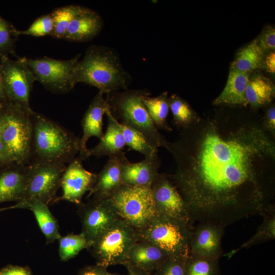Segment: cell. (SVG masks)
I'll use <instances>...</instances> for the list:
<instances>
[{
	"label": "cell",
	"mask_w": 275,
	"mask_h": 275,
	"mask_svg": "<svg viewBox=\"0 0 275 275\" xmlns=\"http://www.w3.org/2000/svg\"><path fill=\"white\" fill-rule=\"evenodd\" d=\"M106 271V268L96 264L85 268L81 270L79 275H104Z\"/></svg>",
	"instance_id": "ab89813d"
},
{
	"label": "cell",
	"mask_w": 275,
	"mask_h": 275,
	"mask_svg": "<svg viewBox=\"0 0 275 275\" xmlns=\"http://www.w3.org/2000/svg\"><path fill=\"white\" fill-rule=\"evenodd\" d=\"M53 29V22L51 15H45L38 18L26 30H16L17 36L29 35L34 37H42L51 35Z\"/></svg>",
	"instance_id": "836d02e7"
},
{
	"label": "cell",
	"mask_w": 275,
	"mask_h": 275,
	"mask_svg": "<svg viewBox=\"0 0 275 275\" xmlns=\"http://www.w3.org/2000/svg\"><path fill=\"white\" fill-rule=\"evenodd\" d=\"M125 267L127 269L128 275H149L142 271H141L131 266L127 265Z\"/></svg>",
	"instance_id": "7bdbcfd3"
},
{
	"label": "cell",
	"mask_w": 275,
	"mask_h": 275,
	"mask_svg": "<svg viewBox=\"0 0 275 275\" xmlns=\"http://www.w3.org/2000/svg\"><path fill=\"white\" fill-rule=\"evenodd\" d=\"M176 170L167 176L185 201L193 225L225 227L262 215L275 196V134L253 116L199 119L169 143Z\"/></svg>",
	"instance_id": "6da1fadb"
},
{
	"label": "cell",
	"mask_w": 275,
	"mask_h": 275,
	"mask_svg": "<svg viewBox=\"0 0 275 275\" xmlns=\"http://www.w3.org/2000/svg\"><path fill=\"white\" fill-rule=\"evenodd\" d=\"M126 157L124 152L109 157L102 169L97 174L95 183L90 191L89 197L109 199L124 186L122 169L123 162Z\"/></svg>",
	"instance_id": "2e32d148"
},
{
	"label": "cell",
	"mask_w": 275,
	"mask_h": 275,
	"mask_svg": "<svg viewBox=\"0 0 275 275\" xmlns=\"http://www.w3.org/2000/svg\"><path fill=\"white\" fill-rule=\"evenodd\" d=\"M263 221L258 227L255 233L239 247L232 250L226 255L229 258L239 251L261 244L275 238V205L268 207L261 215Z\"/></svg>",
	"instance_id": "d4e9b609"
},
{
	"label": "cell",
	"mask_w": 275,
	"mask_h": 275,
	"mask_svg": "<svg viewBox=\"0 0 275 275\" xmlns=\"http://www.w3.org/2000/svg\"><path fill=\"white\" fill-rule=\"evenodd\" d=\"M2 111L0 112V141H1L2 131V119H1V112H2Z\"/></svg>",
	"instance_id": "bcb514c9"
},
{
	"label": "cell",
	"mask_w": 275,
	"mask_h": 275,
	"mask_svg": "<svg viewBox=\"0 0 275 275\" xmlns=\"http://www.w3.org/2000/svg\"><path fill=\"white\" fill-rule=\"evenodd\" d=\"M143 102L148 114L156 128L167 131L172 130L167 123V117L170 110L169 97L167 92L155 97L146 95Z\"/></svg>",
	"instance_id": "83f0119b"
},
{
	"label": "cell",
	"mask_w": 275,
	"mask_h": 275,
	"mask_svg": "<svg viewBox=\"0 0 275 275\" xmlns=\"http://www.w3.org/2000/svg\"><path fill=\"white\" fill-rule=\"evenodd\" d=\"M6 98L5 90H4V84L3 81V77H2V71H1V65H0V99L4 100Z\"/></svg>",
	"instance_id": "ee69618b"
},
{
	"label": "cell",
	"mask_w": 275,
	"mask_h": 275,
	"mask_svg": "<svg viewBox=\"0 0 275 275\" xmlns=\"http://www.w3.org/2000/svg\"><path fill=\"white\" fill-rule=\"evenodd\" d=\"M16 30L0 16V52L11 50L17 36Z\"/></svg>",
	"instance_id": "d590c367"
},
{
	"label": "cell",
	"mask_w": 275,
	"mask_h": 275,
	"mask_svg": "<svg viewBox=\"0 0 275 275\" xmlns=\"http://www.w3.org/2000/svg\"><path fill=\"white\" fill-rule=\"evenodd\" d=\"M1 141L13 163L26 165L32 159L33 124L31 115L9 102L1 112Z\"/></svg>",
	"instance_id": "5b68a950"
},
{
	"label": "cell",
	"mask_w": 275,
	"mask_h": 275,
	"mask_svg": "<svg viewBox=\"0 0 275 275\" xmlns=\"http://www.w3.org/2000/svg\"><path fill=\"white\" fill-rule=\"evenodd\" d=\"M84 8L78 5H69L53 10L50 14L53 22V29L51 35L56 38L64 39L71 21Z\"/></svg>",
	"instance_id": "f546056e"
},
{
	"label": "cell",
	"mask_w": 275,
	"mask_h": 275,
	"mask_svg": "<svg viewBox=\"0 0 275 275\" xmlns=\"http://www.w3.org/2000/svg\"><path fill=\"white\" fill-rule=\"evenodd\" d=\"M169 257L167 253L156 245L139 238L129 251L125 266H131L150 275Z\"/></svg>",
	"instance_id": "ac0fdd59"
},
{
	"label": "cell",
	"mask_w": 275,
	"mask_h": 275,
	"mask_svg": "<svg viewBox=\"0 0 275 275\" xmlns=\"http://www.w3.org/2000/svg\"><path fill=\"white\" fill-rule=\"evenodd\" d=\"M80 56L64 60L47 57L24 59L36 80L51 92L60 94L70 92L76 85L74 70Z\"/></svg>",
	"instance_id": "30bf717a"
},
{
	"label": "cell",
	"mask_w": 275,
	"mask_h": 275,
	"mask_svg": "<svg viewBox=\"0 0 275 275\" xmlns=\"http://www.w3.org/2000/svg\"><path fill=\"white\" fill-rule=\"evenodd\" d=\"M151 189L157 213L180 219L193 226L187 206L166 173H158Z\"/></svg>",
	"instance_id": "4fadbf2b"
},
{
	"label": "cell",
	"mask_w": 275,
	"mask_h": 275,
	"mask_svg": "<svg viewBox=\"0 0 275 275\" xmlns=\"http://www.w3.org/2000/svg\"><path fill=\"white\" fill-rule=\"evenodd\" d=\"M73 78L75 85L86 84L103 94L127 89L131 80L117 53L99 45L87 48L74 68Z\"/></svg>",
	"instance_id": "7a4b0ae2"
},
{
	"label": "cell",
	"mask_w": 275,
	"mask_h": 275,
	"mask_svg": "<svg viewBox=\"0 0 275 275\" xmlns=\"http://www.w3.org/2000/svg\"><path fill=\"white\" fill-rule=\"evenodd\" d=\"M59 254L62 261H66L76 256L80 251L88 247L85 236L70 234L59 239Z\"/></svg>",
	"instance_id": "d6a6232c"
},
{
	"label": "cell",
	"mask_w": 275,
	"mask_h": 275,
	"mask_svg": "<svg viewBox=\"0 0 275 275\" xmlns=\"http://www.w3.org/2000/svg\"><path fill=\"white\" fill-rule=\"evenodd\" d=\"M31 117L33 161L66 164L76 157L80 138L41 114L34 112Z\"/></svg>",
	"instance_id": "3957f363"
},
{
	"label": "cell",
	"mask_w": 275,
	"mask_h": 275,
	"mask_svg": "<svg viewBox=\"0 0 275 275\" xmlns=\"http://www.w3.org/2000/svg\"><path fill=\"white\" fill-rule=\"evenodd\" d=\"M66 168V164L36 161L28 164L24 197L17 203L21 208L27 209L28 204L33 200L47 205L57 201V192Z\"/></svg>",
	"instance_id": "9c48e42d"
},
{
	"label": "cell",
	"mask_w": 275,
	"mask_h": 275,
	"mask_svg": "<svg viewBox=\"0 0 275 275\" xmlns=\"http://www.w3.org/2000/svg\"><path fill=\"white\" fill-rule=\"evenodd\" d=\"M193 227L178 218L157 213L146 227L137 231L140 238L156 245L169 257L186 258Z\"/></svg>",
	"instance_id": "8992f818"
},
{
	"label": "cell",
	"mask_w": 275,
	"mask_h": 275,
	"mask_svg": "<svg viewBox=\"0 0 275 275\" xmlns=\"http://www.w3.org/2000/svg\"><path fill=\"white\" fill-rule=\"evenodd\" d=\"M218 260L189 254L185 260V275H220Z\"/></svg>",
	"instance_id": "4dcf8cb0"
},
{
	"label": "cell",
	"mask_w": 275,
	"mask_h": 275,
	"mask_svg": "<svg viewBox=\"0 0 275 275\" xmlns=\"http://www.w3.org/2000/svg\"><path fill=\"white\" fill-rule=\"evenodd\" d=\"M81 161L75 157L66 166L61 180L62 195L58 201L65 200L79 205L84 195L92 189L97 174L87 170Z\"/></svg>",
	"instance_id": "9a60e30c"
},
{
	"label": "cell",
	"mask_w": 275,
	"mask_h": 275,
	"mask_svg": "<svg viewBox=\"0 0 275 275\" xmlns=\"http://www.w3.org/2000/svg\"><path fill=\"white\" fill-rule=\"evenodd\" d=\"M139 239L137 230L120 219L88 249L99 266L105 268L115 265L125 266L129 251Z\"/></svg>",
	"instance_id": "52a82bcc"
},
{
	"label": "cell",
	"mask_w": 275,
	"mask_h": 275,
	"mask_svg": "<svg viewBox=\"0 0 275 275\" xmlns=\"http://www.w3.org/2000/svg\"><path fill=\"white\" fill-rule=\"evenodd\" d=\"M264 127L272 133L275 134V107L272 105L265 113L262 118Z\"/></svg>",
	"instance_id": "74e56055"
},
{
	"label": "cell",
	"mask_w": 275,
	"mask_h": 275,
	"mask_svg": "<svg viewBox=\"0 0 275 275\" xmlns=\"http://www.w3.org/2000/svg\"><path fill=\"white\" fill-rule=\"evenodd\" d=\"M257 39L259 46L263 51L274 50L275 48L274 28L270 26L265 28Z\"/></svg>",
	"instance_id": "8d00e7d4"
},
{
	"label": "cell",
	"mask_w": 275,
	"mask_h": 275,
	"mask_svg": "<svg viewBox=\"0 0 275 275\" xmlns=\"http://www.w3.org/2000/svg\"><path fill=\"white\" fill-rule=\"evenodd\" d=\"M225 228L213 223H197L196 226H193L191 231L189 254L219 260L223 254L222 244Z\"/></svg>",
	"instance_id": "5bb4252c"
},
{
	"label": "cell",
	"mask_w": 275,
	"mask_h": 275,
	"mask_svg": "<svg viewBox=\"0 0 275 275\" xmlns=\"http://www.w3.org/2000/svg\"><path fill=\"white\" fill-rule=\"evenodd\" d=\"M13 163L3 144L0 141V166Z\"/></svg>",
	"instance_id": "b9f144b4"
},
{
	"label": "cell",
	"mask_w": 275,
	"mask_h": 275,
	"mask_svg": "<svg viewBox=\"0 0 275 275\" xmlns=\"http://www.w3.org/2000/svg\"><path fill=\"white\" fill-rule=\"evenodd\" d=\"M169 104L174 125L180 130L194 123L200 118L188 103L177 95L173 94L169 97Z\"/></svg>",
	"instance_id": "f1b7e54d"
},
{
	"label": "cell",
	"mask_w": 275,
	"mask_h": 275,
	"mask_svg": "<svg viewBox=\"0 0 275 275\" xmlns=\"http://www.w3.org/2000/svg\"><path fill=\"white\" fill-rule=\"evenodd\" d=\"M108 108V105L104 94L98 92L90 103L81 120L82 135L80 138V151L78 157L81 160L86 159L88 140L92 137L100 140L103 136V117Z\"/></svg>",
	"instance_id": "e0dca14e"
},
{
	"label": "cell",
	"mask_w": 275,
	"mask_h": 275,
	"mask_svg": "<svg viewBox=\"0 0 275 275\" xmlns=\"http://www.w3.org/2000/svg\"><path fill=\"white\" fill-rule=\"evenodd\" d=\"M275 87L269 79L263 75H256L249 78L245 91L248 105L258 108L270 103L274 97Z\"/></svg>",
	"instance_id": "cb8c5ba5"
},
{
	"label": "cell",
	"mask_w": 275,
	"mask_h": 275,
	"mask_svg": "<svg viewBox=\"0 0 275 275\" xmlns=\"http://www.w3.org/2000/svg\"><path fill=\"white\" fill-rule=\"evenodd\" d=\"M5 104L3 103V100L0 99V112L3 109Z\"/></svg>",
	"instance_id": "7dc6e473"
},
{
	"label": "cell",
	"mask_w": 275,
	"mask_h": 275,
	"mask_svg": "<svg viewBox=\"0 0 275 275\" xmlns=\"http://www.w3.org/2000/svg\"><path fill=\"white\" fill-rule=\"evenodd\" d=\"M0 65L6 98L31 115L30 98L36 79L24 57L12 60L2 56Z\"/></svg>",
	"instance_id": "8fae6325"
},
{
	"label": "cell",
	"mask_w": 275,
	"mask_h": 275,
	"mask_svg": "<svg viewBox=\"0 0 275 275\" xmlns=\"http://www.w3.org/2000/svg\"><path fill=\"white\" fill-rule=\"evenodd\" d=\"M264 51L256 39L237 52L231 68L249 73L263 67Z\"/></svg>",
	"instance_id": "4316f807"
},
{
	"label": "cell",
	"mask_w": 275,
	"mask_h": 275,
	"mask_svg": "<svg viewBox=\"0 0 275 275\" xmlns=\"http://www.w3.org/2000/svg\"><path fill=\"white\" fill-rule=\"evenodd\" d=\"M120 124L125 145L129 150H134L142 154L145 157L158 153V149L153 147L139 131L124 124Z\"/></svg>",
	"instance_id": "1f68e13d"
},
{
	"label": "cell",
	"mask_w": 275,
	"mask_h": 275,
	"mask_svg": "<svg viewBox=\"0 0 275 275\" xmlns=\"http://www.w3.org/2000/svg\"><path fill=\"white\" fill-rule=\"evenodd\" d=\"M103 24V20L98 13L85 7L71 21L64 39L79 42L90 41L99 34Z\"/></svg>",
	"instance_id": "ffe728a7"
},
{
	"label": "cell",
	"mask_w": 275,
	"mask_h": 275,
	"mask_svg": "<svg viewBox=\"0 0 275 275\" xmlns=\"http://www.w3.org/2000/svg\"><path fill=\"white\" fill-rule=\"evenodd\" d=\"M82 231L88 249L101 235L121 219L109 199L92 198L79 205Z\"/></svg>",
	"instance_id": "7c38bea8"
},
{
	"label": "cell",
	"mask_w": 275,
	"mask_h": 275,
	"mask_svg": "<svg viewBox=\"0 0 275 275\" xmlns=\"http://www.w3.org/2000/svg\"><path fill=\"white\" fill-rule=\"evenodd\" d=\"M109 199L120 217L137 231L157 214L150 187L124 185Z\"/></svg>",
	"instance_id": "ba28073f"
},
{
	"label": "cell",
	"mask_w": 275,
	"mask_h": 275,
	"mask_svg": "<svg viewBox=\"0 0 275 275\" xmlns=\"http://www.w3.org/2000/svg\"><path fill=\"white\" fill-rule=\"evenodd\" d=\"M105 115L107 118L106 130L97 145L88 149L86 159L92 156L111 157L123 152L126 145L120 124L111 114L109 108L106 110Z\"/></svg>",
	"instance_id": "44dd1931"
},
{
	"label": "cell",
	"mask_w": 275,
	"mask_h": 275,
	"mask_svg": "<svg viewBox=\"0 0 275 275\" xmlns=\"http://www.w3.org/2000/svg\"><path fill=\"white\" fill-rule=\"evenodd\" d=\"M0 275H31V273L26 267L9 265L0 270Z\"/></svg>",
	"instance_id": "f35d334b"
},
{
	"label": "cell",
	"mask_w": 275,
	"mask_h": 275,
	"mask_svg": "<svg viewBox=\"0 0 275 275\" xmlns=\"http://www.w3.org/2000/svg\"><path fill=\"white\" fill-rule=\"evenodd\" d=\"M28 164L15 166L0 174V204L7 201L19 203L24 198Z\"/></svg>",
	"instance_id": "7402d4cb"
},
{
	"label": "cell",
	"mask_w": 275,
	"mask_h": 275,
	"mask_svg": "<svg viewBox=\"0 0 275 275\" xmlns=\"http://www.w3.org/2000/svg\"><path fill=\"white\" fill-rule=\"evenodd\" d=\"M249 78V73L231 68L226 85L221 94L213 101V104L215 105L247 106L245 91Z\"/></svg>",
	"instance_id": "603a6c76"
},
{
	"label": "cell",
	"mask_w": 275,
	"mask_h": 275,
	"mask_svg": "<svg viewBox=\"0 0 275 275\" xmlns=\"http://www.w3.org/2000/svg\"><path fill=\"white\" fill-rule=\"evenodd\" d=\"M104 275H120V274L114 273H111L106 271V272L105 273Z\"/></svg>",
	"instance_id": "c3c4849f"
},
{
	"label": "cell",
	"mask_w": 275,
	"mask_h": 275,
	"mask_svg": "<svg viewBox=\"0 0 275 275\" xmlns=\"http://www.w3.org/2000/svg\"><path fill=\"white\" fill-rule=\"evenodd\" d=\"M15 208H19V206L17 204H16L14 205H13V206H10V207H8L1 208H0V212H1L2 211H4V210H8V209H15Z\"/></svg>",
	"instance_id": "f6af8a7d"
},
{
	"label": "cell",
	"mask_w": 275,
	"mask_h": 275,
	"mask_svg": "<svg viewBox=\"0 0 275 275\" xmlns=\"http://www.w3.org/2000/svg\"><path fill=\"white\" fill-rule=\"evenodd\" d=\"M186 258L169 257L155 272V275H185Z\"/></svg>",
	"instance_id": "e575fe53"
},
{
	"label": "cell",
	"mask_w": 275,
	"mask_h": 275,
	"mask_svg": "<svg viewBox=\"0 0 275 275\" xmlns=\"http://www.w3.org/2000/svg\"><path fill=\"white\" fill-rule=\"evenodd\" d=\"M27 209L34 213L47 244L59 240L61 235L59 232L58 223L47 204L38 200H33L28 204Z\"/></svg>",
	"instance_id": "484cf974"
},
{
	"label": "cell",
	"mask_w": 275,
	"mask_h": 275,
	"mask_svg": "<svg viewBox=\"0 0 275 275\" xmlns=\"http://www.w3.org/2000/svg\"><path fill=\"white\" fill-rule=\"evenodd\" d=\"M263 66L268 72L274 73L275 72V53L270 52L264 60Z\"/></svg>",
	"instance_id": "60d3db41"
},
{
	"label": "cell",
	"mask_w": 275,
	"mask_h": 275,
	"mask_svg": "<svg viewBox=\"0 0 275 275\" xmlns=\"http://www.w3.org/2000/svg\"><path fill=\"white\" fill-rule=\"evenodd\" d=\"M157 153L135 163L130 162L126 157L122 169L124 185L151 187L161 163Z\"/></svg>",
	"instance_id": "d6986e66"
},
{
	"label": "cell",
	"mask_w": 275,
	"mask_h": 275,
	"mask_svg": "<svg viewBox=\"0 0 275 275\" xmlns=\"http://www.w3.org/2000/svg\"><path fill=\"white\" fill-rule=\"evenodd\" d=\"M148 95L145 89H127L107 94L105 99L109 112L120 123L140 132L153 147L167 149L169 142L154 124L143 102Z\"/></svg>",
	"instance_id": "277c9868"
}]
</instances>
